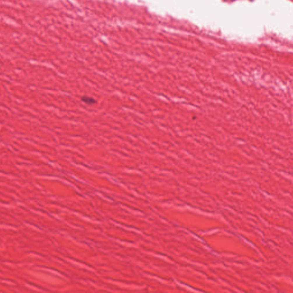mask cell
Listing matches in <instances>:
<instances>
[{
	"label": "cell",
	"mask_w": 293,
	"mask_h": 293,
	"mask_svg": "<svg viewBox=\"0 0 293 293\" xmlns=\"http://www.w3.org/2000/svg\"><path fill=\"white\" fill-rule=\"evenodd\" d=\"M82 100L86 104H93L96 103L95 100L92 98V97H82Z\"/></svg>",
	"instance_id": "1"
}]
</instances>
